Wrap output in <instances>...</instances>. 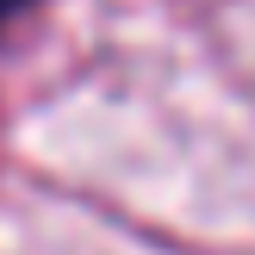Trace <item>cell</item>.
I'll list each match as a JSON object with an SVG mask.
<instances>
[{
  "label": "cell",
  "mask_w": 255,
  "mask_h": 255,
  "mask_svg": "<svg viewBox=\"0 0 255 255\" xmlns=\"http://www.w3.org/2000/svg\"><path fill=\"white\" fill-rule=\"evenodd\" d=\"M12 6H19V0H0V19H6V12H12Z\"/></svg>",
  "instance_id": "6da1fadb"
}]
</instances>
